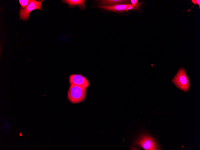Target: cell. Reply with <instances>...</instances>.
I'll return each mask as SVG.
<instances>
[{"mask_svg": "<svg viewBox=\"0 0 200 150\" xmlns=\"http://www.w3.org/2000/svg\"><path fill=\"white\" fill-rule=\"evenodd\" d=\"M86 88L71 84L67 93V98L73 104H77L84 101L86 98Z\"/></svg>", "mask_w": 200, "mask_h": 150, "instance_id": "obj_1", "label": "cell"}, {"mask_svg": "<svg viewBox=\"0 0 200 150\" xmlns=\"http://www.w3.org/2000/svg\"><path fill=\"white\" fill-rule=\"evenodd\" d=\"M134 143L146 150H160L156 140L148 134H143L140 135L135 140Z\"/></svg>", "mask_w": 200, "mask_h": 150, "instance_id": "obj_2", "label": "cell"}, {"mask_svg": "<svg viewBox=\"0 0 200 150\" xmlns=\"http://www.w3.org/2000/svg\"><path fill=\"white\" fill-rule=\"evenodd\" d=\"M172 81L180 89L187 91L190 87V82L188 77L183 68L179 69L177 73Z\"/></svg>", "mask_w": 200, "mask_h": 150, "instance_id": "obj_3", "label": "cell"}, {"mask_svg": "<svg viewBox=\"0 0 200 150\" xmlns=\"http://www.w3.org/2000/svg\"><path fill=\"white\" fill-rule=\"evenodd\" d=\"M43 1H38L35 0H30L29 4L25 8H22L21 7L19 13V20L22 19L24 21H28V20L29 14L31 11L35 9L42 10L41 4Z\"/></svg>", "mask_w": 200, "mask_h": 150, "instance_id": "obj_4", "label": "cell"}, {"mask_svg": "<svg viewBox=\"0 0 200 150\" xmlns=\"http://www.w3.org/2000/svg\"><path fill=\"white\" fill-rule=\"evenodd\" d=\"M142 3H137L136 4H120L114 6L100 5L99 8L114 12H124L134 10H138L140 7Z\"/></svg>", "mask_w": 200, "mask_h": 150, "instance_id": "obj_5", "label": "cell"}, {"mask_svg": "<svg viewBox=\"0 0 200 150\" xmlns=\"http://www.w3.org/2000/svg\"><path fill=\"white\" fill-rule=\"evenodd\" d=\"M69 80L71 84L86 88L90 85L89 82L87 78L81 75L72 74L69 76Z\"/></svg>", "mask_w": 200, "mask_h": 150, "instance_id": "obj_6", "label": "cell"}, {"mask_svg": "<svg viewBox=\"0 0 200 150\" xmlns=\"http://www.w3.org/2000/svg\"><path fill=\"white\" fill-rule=\"evenodd\" d=\"M85 0H64L62 2L67 4L69 7H74L77 5L79 7L83 10L86 8V6L85 4Z\"/></svg>", "mask_w": 200, "mask_h": 150, "instance_id": "obj_7", "label": "cell"}, {"mask_svg": "<svg viewBox=\"0 0 200 150\" xmlns=\"http://www.w3.org/2000/svg\"><path fill=\"white\" fill-rule=\"evenodd\" d=\"M130 1L126 0H101L99 1L100 4L112 6L120 4H130Z\"/></svg>", "mask_w": 200, "mask_h": 150, "instance_id": "obj_8", "label": "cell"}, {"mask_svg": "<svg viewBox=\"0 0 200 150\" xmlns=\"http://www.w3.org/2000/svg\"><path fill=\"white\" fill-rule=\"evenodd\" d=\"M19 2L22 8H25L29 4V0H19Z\"/></svg>", "mask_w": 200, "mask_h": 150, "instance_id": "obj_9", "label": "cell"}, {"mask_svg": "<svg viewBox=\"0 0 200 150\" xmlns=\"http://www.w3.org/2000/svg\"><path fill=\"white\" fill-rule=\"evenodd\" d=\"M192 2L194 4H198L199 6V8H200V0H192Z\"/></svg>", "mask_w": 200, "mask_h": 150, "instance_id": "obj_10", "label": "cell"}, {"mask_svg": "<svg viewBox=\"0 0 200 150\" xmlns=\"http://www.w3.org/2000/svg\"><path fill=\"white\" fill-rule=\"evenodd\" d=\"M130 2L131 3V4H136L137 3V0H130Z\"/></svg>", "mask_w": 200, "mask_h": 150, "instance_id": "obj_11", "label": "cell"}]
</instances>
